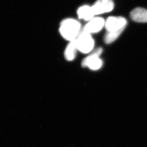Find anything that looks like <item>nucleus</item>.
Returning a JSON list of instances; mask_svg holds the SVG:
<instances>
[{"label": "nucleus", "mask_w": 147, "mask_h": 147, "mask_svg": "<svg viewBox=\"0 0 147 147\" xmlns=\"http://www.w3.org/2000/svg\"><path fill=\"white\" fill-rule=\"evenodd\" d=\"M82 29L79 21L73 18H67L61 22L59 32L63 38L69 42L76 39Z\"/></svg>", "instance_id": "f257e3e1"}, {"label": "nucleus", "mask_w": 147, "mask_h": 147, "mask_svg": "<svg viewBox=\"0 0 147 147\" xmlns=\"http://www.w3.org/2000/svg\"><path fill=\"white\" fill-rule=\"evenodd\" d=\"M78 51L82 53H89L92 52L94 46V40L90 33L82 30L75 40Z\"/></svg>", "instance_id": "f03ea898"}, {"label": "nucleus", "mask_w": 147, "mask_h": 147, "mask_svg": "<svg viewBox=\"0 0 147 147\" xmlns=\"http://www.w3.org/2000/svg\"><path fill=\"white\" fill-rule=\"evenodd\" d=\"M102 51V48H98L91 52L90 55L82 60V66L87 67L93 71L100 69L102 66V61L100 58Z\"/></svg>", "instance_id": "7ed1b4c3"}, {"label": "nucleus", "mask_w": 147, "mask_h": 147, "mask_svg": "<svg viewBox=\"0 0 147 147\" xmlns=\"http://www.w3.org/2000/svg\"><path fill=\"white\" fill-rule=\"evenodd\" d=\"M127 24L125 18L121 16L109 17L106 21L105 26L107 32L124 30Z\"/></svg>", "instance_id": "20e7f679"}, {"label": "nucleus", "mask_w": 147, "mask_h": 147, "mask_svg": "<svg viewBox=\"0 0 147 147\" xmlns=\"http://www.w3.org/2000/svg\"><path fill=\"white\" fill-rule=\"evenodd\" d=\"M92 7L95 16L100 15L112 11L114 3L113 0H97Z\"/></svg>", "instance_id": "39448f33"}, {"label": "nucleus", "mask_w": 147, "mask_h": 147, "mask_svg": "<svg viewBox=\"0 0 147 147\" xmlns=\"http://www.w3.org/2000/svg\"><path fill=\"white\" fill-rule=\"evenodd\" d=\"M105 22L104 19L100 17L92 18L85 25L82 30L90 34L97 33L101 31L105 26Z\"/></svg>", "instance_id": "423d86ee"}, {"label": "nucleus", "mask_w": 147, "mask_h": 147, "mask_svg": "<svg viewBox=\"0 0 147 147\" xmlns=\"http://www.w3.org/2000/svg\"><path fill=\"white\" fill-rule=\"evenodd\" d=\"M133 21L138 22H147V10L142 8H136L130 13Z\"/></svg>", "instance_id": "0eeeda50"}, {"label": "nucleus", "mask_w": 147, "mask_h": 147, "mask_svg": "<svg viewBox=\"0 0 147 147\" xmlns=\"http://www.w3.org/2000/svg\"><path fill=\"white\" fill-rule=\"evenodd\" d=\"M77 14L79 19L88 22L94 18L95 16L92 6L87 5L79 7L77 10Z\"/></svg>", "instance_id": "6e6552de"}, {"label": "nucleus", "mask_w": 147, "mask_h": 147, "mask_svg": "<svg viewBox=\"0 0 147 147\" xmlns=\"http://www.w3.org/2000/svg\"><path fill=\"white\" fill-rule=\"evenodd\" d=\"M77 51L78 49L75 40L69 42L64 51V57L66 60L67 61H74L76 56Z\"/></svg>", "instance_id": "1a4fd4ad"}, {"label": "nucleus", "mask_w": 147, "mask_h": 147, "mask_svg": "<svg viewBox=\"0 0 147 147\" xmlns=\"http://www.w3.org/2000/svg\"><path fill=\"white\" fill-rule=\"evenodd\" d=\"M123 31L124 30H120L116 32H107L104 36V42L107 44L113 43L118 39Z\"/></svg>", "instance_id": "9d476101"}]
</instances>
